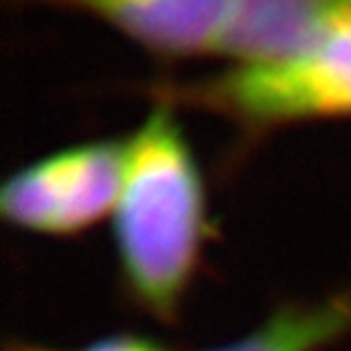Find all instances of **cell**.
<instances>
[{"mask_svg": "<svg viewBox=\"0 0 351 351\" xmlns=\"http://www.w3.org/2000/svg\"><path fill=\"white\" fill-rule=\"evenodd\" d=\"M112 230L127 293L156 319L173 322L213 227L193 154L164 108L127 139Z\"/></svg>", "mask_w": 351, "mask_h": 351, "instance_id": "6da1fadb", "label": "cell"}, {"mask_svg": "<svg viewBox=\"0 0 351 351\" xmlns=\"http://www.w3.org/2000/svg\"><path fill=\"white\" fill-rule=\"evenodd\" d=\"M127 142L64 149L12 173L0 188V213L32 234L73 237L115 213L125 181Z\"/></svg>", "mask_w": 351, "mask_h": 351, "instance_id": "7a4b0ae2", "label": "cell"}, {"mask_svg": "<svg viewBox=\"0 0 351 351\" xmlns=\"http://www.w3.org/2000/svg\"><path fill=\"white\" fill-rule=\"evenodd\" d=\"M208 98L258 122L351 112V29L269 64H244L210 86Z\"/></svg>", "mask_w": 351, "mask_h": 351, "instance_id": "3957f363", "label": "cell"}, {"mask_svg": "<svg viewBox=\"0 0 351 351\" xmlns=\"http://www.w3.org/2000/svg\"><path fill=\"white\" fill-rule=\"evenodd\" d=\"M351 29V0H234L215 49L269 64Z\"/></svg>", "mask_w": 351, "mask_h": 351, "instance_id": "277c9868", "label": "cell"}, {"mask_svg": "<svg viewBox=\"0 0 351 351\" xmlns=\"http://www.w3.org/2000/svg\"><path fill=\"white\" fill-rule=\"evenodd\" d=\"M166 51L215 49L234 0H73Z\"/></svg>", "mask_w": 351, "mask_h": 351, "instance_id": "5b68a950", "label": "cell"}, {"mask_svg": "<svg viewBox=\"0 0 351 351\" xmlns=\"http://www.w3.org/2000/svg\"><path fill=\"white\" fill-rule=\"evenodd\" d=\"M346 335H351V291L291 302L239 339L205 351H319Z\"/></svg>", "mask_w": 351, "mask_h": 351, "instance_id": "8992f818", "label": "cell"}, {"mask_svg": "<svg viewBox=\"0 0 351 351\" xmlns=\"http://www.w3.org/2000/svg\"><path fill=\"white\" fill-rule=\"evenodd\" d=\"M12 351H59V349H47V346H37V344H17ZM73 351H169V349H164V346L152 339H144V337L110 335Z\"/></svg>", "mask_w": 351, "mask_h": 351, "instance_id": "52a82bcc", "label": "cell"}]
</instances>
